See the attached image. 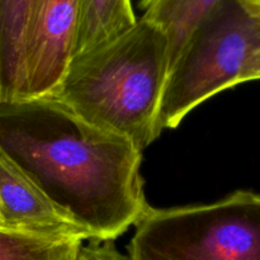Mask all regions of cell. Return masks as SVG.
<instances>
[{
    "instance_id": "obj_3",
    "label": "cell",
    "mask_w": 260,
    "mask_h": 260,
    "mask_svg": "<svg viewBox=\"0 0 260 260\" xmlns=\"http://www.w3.org/2000/svg\"><path fill=\"white\" fill-rule=\"evenodd\" d=\"M135 226L131 260H260V194L253 192L210 205L150 207Z\"/></svg>"
},
{
    "instance_id": "obj_9",
    "label": "cell",
    "mask_w": 260,
    "mask_h": 260,
    "mask_svg": "<svg viewBox=\"0 0 260 260\" xmlns=\"http://www.w3.org/2000/svg\"><path fill=\"white\" fill-rule=\"evenodd\" d=\"M137 20L131 0H83L75 56L114 40Z\"/></svg>"
},
{
    "instance_id": "obj_7",
    "label": "cell",
    "mask_w": 260,
    "mask_h": 260,
    "mask_svg": "<svg viewBox=\"0 0 260 260\" xmlns=\"http://www.w3.org/2000/svg\"><path fill=\"white\" fill-rule=\"evenodd\" d=\"M38 0H0V104L27 101L25 48Z\"/></svg>"
},
{
    "instance_id": "obj_10",
    "label": "cell",
    "mask_w": 260,
    "mask_h": 260,
    "mask_svg": "<svg viewBox=\"0 0 260 260\" xmlns=\"http://www.w3.org/2000/svg\"><path fill=\"white\" fill-rule=\"evenodd\" d=\"M83 241L0 229V260H76Z\"/></svg>"
},
{
    "instance_id": "obj_8",
    "label": "cell",
    "mask_w": 260,
    "mask_h": 260,
    "mask_svg": "<svg viewBox=\"0 0 260 260\" xmlns=\"http://www.w3.org/2000/svg\"><path fill=\"white\" fill-rule=\"evenodd\" d=\"M225 0H140L142 18L161 28L169 41L170 68L193 33ZM169 68V70H170Z\"/></svg>"
},
{
    "instance_id": "obj_1",
    "label": "cell",
    "mask_w": 260,
    "mask_h": 260,
    "mask_svg": "<svg viewBox=\"0 0 260 260\" xmlns=\"http://www.w3.org/2000/svg\"><path fill=\"white\" fill-rule=\"evenodd\" d=\"M0 151L93 240L113 241L151 207L142 152L52 96L0 104Z\"/></svg>"
},
{
    "instance_id": "obj_12",
    "label": "cell",
    "mask_w": 260,
    "mask_h": 260,
    "mask_svg": "<svg viewBox=\"0 0 260 260\" xmlns=\"http://www.w3.org/2000/svg\"><path fill=\"white\" fill-rule=\"evenodd\" d=\"M251 80H260V50L256 51L246 63L241 75V83Z\"/></svg>"
},
{
    "instance_id": "obj_5",
    "label": "cell",
    "mask_w": 260,
    "mask_h": 260,
    "mask_svg": "<svg viewBox=\"0 0 260 260\" xmlns=\"http://www.w3.org/2000/svg\"><path fill=\"white\" fill-rule=\"evenodd\" d=\"M83 0H38L25 48L27 101L48 96L62 81L74 56Z\"/></svg>"
},
{
    "instance_id": "obj_4",
    "label": "cell",
    "mask_w": 260,
    "mask_h": 260,
    "mask_svg": "<svg viewBox=\"0 0 260 260\" xmlns=\"http://www.w3.org/2000/svg\"><path fill=\"white\" fill-rule=\"evenodd\" d=\"M260 50V19L236 0H225L188 40L169 70L159 127L175 128L198 104L241 83L251 56Z\"/></svg>"
},
{
    "instance_id": "obj_2",
    "label": "cell",
    "mask_w": 260,
    "mask_h": 260,
    "mask_svg": "<svg viewBox=\"0 0 260 260\" xmlns=\"http://www.w3.org/2000/svg\"><path fill=\"white\" fill-rule=\"evenodd\" d=\"M169 68L167 35L141 17L114 40L75 56L48 96L142 152L161 134L160 108Z\"/></svg>"
},
{
    "instance_id": "obj_13",
    "label": "cell",
    "mask_w": 260,
    "mask_h": 260,
    "mask_svg": "<svg viewBox=\"0 0 260 260\" xmlns=\"http://www.w3.org/2000/svg\"><path fill=\"white\" fill-rule=\"evenodd\" d=\"M251 17L260 19V0H236Z\"/></svg>"
},
{
    "instance_id": "obj_6",
    "label": "cell",
    "mask_w": 260,
    "mask_h": 260,
    "mask_svg": "<svg viewBox=\"0 0 260 260\" xmlns=\"http://www.w3.org/2000/svg\"><path fill=\"white\" fill-rule=\"evenodd\" d=\"M0 229L61 240H93L0 151Z\"/></svg>"
},
{
    "instance_id": "obj_11",
    "label": "cell",
    "mask_w": 260,
    "mask_h": 260,
    "mask_svg": "<svg viewBox=\"0 0 260 260\" xmlns=\"http://www.w3.org/2000/svg\"><path fill=\"white\" fill-rule=\"evenodd\" d=\"M76 260H131L129 256L119 253L113 241L91 240L86 246H81Z\"/></svg>"
}]
</instances>
